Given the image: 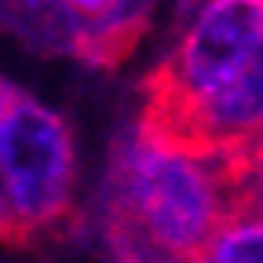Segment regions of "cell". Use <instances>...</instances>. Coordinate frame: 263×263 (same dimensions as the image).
I'll list each match as a JSON object with an SVG mask.
<instances>
[{
    "label": "cell",
    "mask_w": 263,
    "mask_h": 263,
    "mask_svg": "<svg viewBox=\"0 0 263 263\" xmlns=\"http://www.w3.org/2000/svg\"><path fill=\"white\" fill-rule=\"evenodd\" d=\"M77 146L66 117L18 95L0 128V238L33 241L73 212Z\"/></svg>",
    "instance_id": "7a4b0ae2"
},
{
    "label": "cell",
    "mask_w": 263,
    "mask_h": 263,
    "mask_svg": "<svg viewBox=\"0 0 263 263\" xmlns=\"http://www.w3.org/2000/svg\"><path fill=\"white\" fill-rule=\"evenodd\" d=\"M150 4L136 0H70L66 4V55L88 66H117L143 41Z\"/></svg>",
    "instance_id": "277c9868"
},
{
    "label": "cell",
    "mask_w": 263,
    "mask_h": 263,
    "mask_svg": "<svg viewBox=\"0 0 263 263\" xmlns=\"http://www.w3.org/2000/svg\"><path fill=\"white\" fill-rule=\"evenodd\" d=\"M117 263H197V259H117Z\"/></svg>",
    "instance_id": "52a82bcc"
},
{
    "label": "cell",
    "mask_w": 263,
    "mask_h": 263,
    "mask_svg": "<svg viewBox=\"0 0 263 263\" xmlns=\"http://www.w3.org/2000/svg\"><path fill=\"white\" fill-rule=\"evenodd\" d=\"M241 197V168L136 121L106 190L114 259H197Z\"/></svg>",
    "instance_id": "6da1fadb"
},
{
    "label": "cell",
    "mask_w": 263,
    "mask_h": 263,
    "mask_svg": "<svg viewBox=\"0 0 263 263\" xmlns=\"http://www.w3.org/2000/svg\"><path fill=\"white\" fill-rule=\"evenodd\" d=\"M15 99H18V91L0 77V128H4V121H8V114H11V106H15Z\"/></svg>",
    "instance_id": "8992f818"
},
{
    "label": "cell",
    "mask_w": 263,
    "mask_h": 263,
    "mask_svg": "<svg viewBox=\"0 0 263 263\" xmlns=\"http://www.w3.org/2000/svg\"><path fill=\"white\" fill-rule=\"evenodd\" d=\"M263 51V0H209L146 81L143 114H176L238 81Z\"/></svg>",
    "instance_id": "3957f363"
},
{
    "label": "cell",
    "mask_w": 263,
    "mask_h": 263,
    "mask_svg": "<svg viewBox=\"0 0 263 263\" xmlns=\"http://www.w3.org/2000/svg\"><path fill=\"white\" fill-rule=\"evenodd\" d=\"M197 263H263V201L241 194L223 216Z\"/></svg>",
    "instance_id": "5b68a950"
}]
</instances>
